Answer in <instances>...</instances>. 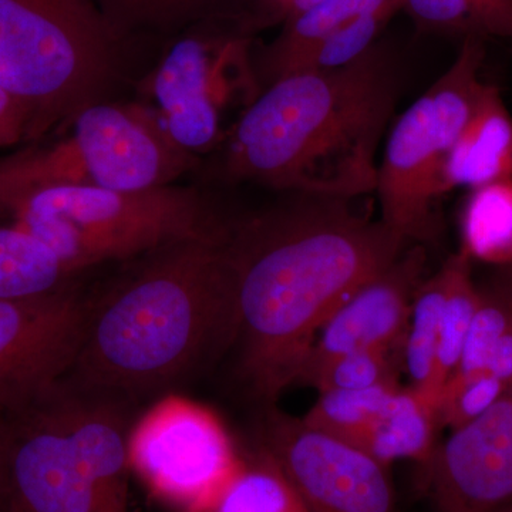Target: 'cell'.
<instances>
[{"instance_id": "obj_1", "label": "cell", "mask_w": 512, "mask_h": 512, "mask_svg": "<svg viewBox=\"0 0 512 512\" xmlns=\"http://www.w3.org/2000/svg\"><path fill=\"white\" fill-rule=\"evenodd\" d=\"M286 195L265 210L227 221L235 281L238 375L262 406L301 376L330 313L392 265L404 244L349 200Z\"/></svg>"}, {"instance_id": "obj_2", "label": "cell", "mask_w": 512, "mask_h": 512, "mask_svg": "<svg viewBox=\"0 0 512 512\" xmlns=\"http://www.w3.org/2000/svg\"><path fill=\"white\" fill-rule=\"evenodd\" d=\"M90 293L64 386L136 404L197 376L234 343L227 220L127 261Z\"/></svg>"}, {"instance_id": "obj_3", "label": "cell", "mask_w": 512, "mask_h": 512, "mask_svg": "<svg viewBox=\"0 0 512 512\" xmlns=\"http://www.w3.org/2000/svg\"><path fill=\"white\" fill-rule=\"evenodd\" d=\"M397 97L396 64L377 45L338 69L282 77L228 128L208 174L333 200L375 192Z\"/></svg>"}, {"instance_id": "obj_4", "label": "cell", "mask_w": 512, "mask_h": 512, "mask_svg": "<svg viewBox=\"0 0 512 512\" xmlns=\"http://www.w3.org/2000/svg\"><path fill=\"white\" fill-rule=\"evenodd\" d=\"M133 407L59 383L8 414V512H128Z\"/></svg>"}, {"instance_id": "obj_5", "label": "cell", "mask_w": 512, "mask_h": 512, "mask_svg": "<svg viewBox=\"0 0 512 512\" xmlns=\"http://www.w3.org/2000/svg\"><path fill=\"white\" fill-rule=\"evenodd\" d=\"M131 50L94 0H0V87L28 111L30 144L114 100Z\"/></svg>"}, {"instance_id": "obj_6", "label": "cell", "mask_w": 512, "mask_h": 512, "mask_svg": "<svg viewBox=\"0 0 512 512\" xmlns=\"http://www.w3.org/2000/svg\"><path fill=\"white\" fill-rule=\"evenodd\" d=\"M56 136L0 158V212L46 188L151 190L201 167V158L178 147L144 101L90 104Z\"/></svg>"}, {"instance_id": "obj_7", "label": "cell", "mask_w": 512, "mask_h": 512, "mask_svg": "<svg viewBox=\"0 0 512 512\" xmlns=\"http://www.w3.org/2000/svg\"><path fill=\"white\" fill-rule=\"evenodd\" d=\"M221 218L204 191L180 184L141 191L46 188L0 212V221L25 229L79 272L194 237Z\"/></svg>"}, {"instance_id": "obj_8", "label": "cell", "mask_w": 512, "mask_h": 512, "mask_svg": "<svg viewBox=\"0 0 512 512\" xmlns=\"http://www.w3.org/2000/svg\"><path fill=\"white\" fill-rule=\"evenodd\" d=\"M485 43L483 37L463 39L447 72L404 111L387 137L375 192L380 221L404 244L421 245L437 232L441 174L483 89Z\"/></svg>"}, {"instance_id": "obj_9", "label": "cell", "mask_w": 512, "mask_h": 512, "mask_svg": "<svg viewBox=\"0 0 512 512\" xmlns=\"http://www.w3.org/2000/svg\"><path fill=\"white\" fill-rule=\"evenodd\" d=\"M258 20L241 12L201 20L165 42L140 92L178 147L201 158L214 153L227 130L224 114L237 94H259L251 33Z\"/></svg>"}, {"instance_id": "obj_10", "label": "cell", "mask_w": 512, "mask_h": 512, "mask_svg": "<svg viewBox=\"0 0 512 512\" xmlns=\"http://www.w3.org/2000/svg\"><path fill=\"white\" fill-rule=\"evenodd\" d=\"M128 466L178 512H207L244 463L224 424L185 397H161L128 434Z\"/></svg>"}, {"instance_id": "obj_11", "label": "cell", "mask_w": 512, "mask_h": 512, "mask_svg": "<svg viewBox=\"0 0 512 512\" xmlns=\"http://www.w3.org/2000/svg\"><path fill=\"white\" fill-rule=\"evenodd\" d=\"M312 512H397L387 467L302 419L264 406L258 443Z\"/></svg>"}, {"instance_id": "obj_12", "label": "cell", "mask_w": 512, "mask_h": 512, "mask_svg": "<svg viewBox=\"0 0 512 512\" xmlns=\"http://www.w3.org/2000/svg\"><path fill=\"white\" fill-rule=\"evenodd\" d=\"M89 298L77 281L49 295L0 301V412H18L62 382Z\"/></svg>"}, {"instance_id": "obj_13", "label": "cell", "mask_w": 512, "mask_h": 512, "mask_svg": "<svg viewBox=\"0 0 512 512\" xmlns=\"http://www.w3.org/2000/svg\"><path fill=\"white\" fill-rule=\"evenodd\" d=\"M437 512L512 504V386L476 420L450 431L423 467Z\"/></svg>"}, {"instance_id": "obj_14", "label": "cell", "mask_w": 512, "mask_h": 512, "mask_svg": "<svg viewBox=\"0 0 512 512\" xmlns=\"http://www.w3.org/2000/svg\"><path fill=\"white\" fill-rule=\"evenodd\" d=\"M424 268L423 247L410 245L392 265L350 292L320 328L301 376L330 357L353 350H389L402 355L414 293L424 279Z\"/></svg>"}, {"instance_id": "obj_15", "label": "cell", "mask_w": 512, "mask_h": 512, "mask_svg": "<svg viewBox=\"0 0 512 512\" xmlns=\"http://www.w3.org/2000/svg\"><path fill=\"white\" fill-rule=\"evenodd\" d=\"M404 0H319L311 8L285 19L284 28L261 52L252 55L259 92L269 84L302 72L330 37L377 13H397Z\"/></svg>"}, {"instance_id": "obj_16", "label": "cell", "mask_w": 512, "mask_h": 512, "mask_svg": "<svg viewBox=\"0 0 512 512\" xmlns=\"http://www.w3.org/2000/svg\"><path fill=\"white\" fill-rule=\"evenodd\" d=\"M512 178V116L494 84L484 83L476 106L448 154L441 197L458 188Z\"/></svg>"}, {"instance_id": "obj_17", "label": "cell", "mask_w": 512, "mask_h": 512, "mask_svg": "<svg viewBox=\"0 0 512 512\" xmlns=\"http://www.w3.org/2000/svg\"><path fill=\"white\" fill-rule=\"evenodd\" d=\"M437 406L412 386L400 387L355 447L389 468L394 461L429 463L437 447Z\"/></svg>"}, {"instance_id": "obj_18", "label": "cell", "mask_w": 512, "mask_h": 512, "mask_svg": "<svg viewBox=\"0 0 512 512\" xmlns=\"http://www.w3.org/2000/svg\"><path fill=\"white\" fill-rule=\"evenodd\" d=\"M83 274L25 229L0 221V301L49 295Z\"/></svg>"}, {"instance_id": "obj_19", "label": "cell", "mask_w": 512, "mask_h": 512, "mask_svg": "<svg viewBox=\"0 0 512 512\" xmlns=\"http://www.w3.org/2000/svg\"><path fill=\"white\" fill-rule=\"evenodd\" d=\"M114 35L134 47L141 40L168 42L201 20L234 13L231 0H94Z\"/></svg>"}, {"instance_id": "obj_20", "label": "cell", "mask_w": 512, "mask_h": 512, "mask_svg": "<svg viewBox=\"0 0 512 512\" xmlns=\"http://www.w3.org/2000/svg\"><path fill=\"white\" fill-rule=\"evenodd\" d=\"M460 252L471 262L512 264V178L468 190L458 217Z\"/></svg>"}, {"instance_id": "obj_21", "label": "cell", "mask_w": 512, "mask_h": 512, "mask_svg": "<svg viewBox=\"0 0 512 512\" xmlns=\"http://www.w3.org/2000/svg\"><path fill=\"white\" fill-rule=\"evenodd\" d=\"M207 512H312L274 458L256 444Z\"/></svg>"}, {"instance_id": "obj_22", "label": "cell", "mask_w": 512, "mask_h": 512, "mask_svg": "<svg viewBox=\"0 0 512 512\" xmlns=\"http://www.w3.org/2000/svg\"><path fill=\"white\" fill-rule=\"evenodd\" d=\"M446 293V271L424 278L414 293L409 323L402 346V366L413 389L426 394L437 406L434 389L437 350H439L441 311Z\"/></svg>"}, {"instance_id": "obj_23", "label": "cell", "mask_w": 512, "mask_h": 512, "mask_svg": "<svg viewBox=\"0 0 512 512\" xmlns=\"http://www.w3.org/2000/svg\"><path fill=\"white\" fill-rule=\"evenodd\" d=\"M403 9L424 32L512 42V0H404Z\"/></svg>"}, {"instance_id": "obj_24", "label": "cell", "mask_w": 512, "mask_h": 512, "mask_svg": "<svg viewBox=\"0 0 512 512\" xmlns=\"http://www.w3.org/2000/svg\"><path fill=\"white\" fill-rule=\"evenodd\" d=\"M443 266L446 271V293L441 311L439 350L434 373L437 402L444 383L456 372L460 363L480 298L478 284L473 276V262L466 255L458 251L448 256Z\"/></svg>"}, {"instance_id": "obj_25", "label": "cell", "mask_w": 512, "mask_h": 512, "mask_svg": "<svg viewBox=\"0 0 512 512\" xmlns=\"http://www.w3.org/2000/svg\"><path fill=\"white\" fill-rule=\"evenodd\" d=\"M400 387V383H386L370 389L320 392L302 420L312 429L356 446Z\"/></svg>"}, {"instance_id": "obj_26", "label": "cell", "mask_w": 512, "mask_h": 512, "mask_svg": "<svg viewBox=\"0 0 512 512\" xmlns=\"http://www.w3.org/2000/svg\"><path fill=\"white\" fill-rule=\"evenodd\" d=\"M402 355L389 350L363 349L330 357L306 370L299 382L311 384L320 392L360 390L386 383H399L397 369Z\"/></svg>"}, {"instance_id": "obj_27", "label": "cell", "mask_w": 512, "mask_h": 512, "mask_svg": "<svg viewBox=\"0 0 512 512\" xmlns=\"http://www.w3.org/2000/svg\"><path fill=\"white\" fill-rule=\"evenodd\" d=\"M28 111L0 87V150L29 143Z\"/></svg>"}, {"instance_id": "obj_28", "label": "cell", "mask_w": 512, "mask_h": 512, "mask_svg": "<svg viewBox=\"0 0 512 512\" xmlns=\"http://www.w3.org/2000/svg\"><path fill=\"white\" fill-rule=\"evenodd\" d=\"M10 420L0 412V512H8Z\"/></svg>"}, {"instance_id": "obj_29", "label": "cell", "mask_w": 512, "mask_h": 512, "mask_svg": "<svg viewBox=\"0 0 512 512\" xmlns=\"http://www.w3.org/2000/svg\"><path fill=\"white\" fill-rule=\"evenodd\" d=\"M276 2H278L279 15L285 20L311 8L319 0H276Z\"/></svg>"}, {"instance_id": "obj_30", "label": "cell", "mask_w": 512, "mask_h": 512, "mask_svg": "<svg viewBox=\"0 0 512 512\" xmlns=\"http://www.w3.org/2000/svg\"><path fill=\"white\" fill-rule=\"evenodd\" d=\"M493 276L512 296V264L504 266V268L494 269Z\"/></svg>"}, {"instance_id": "obj_31", "label": "cell", "mask_w": 512, "mask_h": 512, "mask_svg": "<svg viewBox=\"0 0 512 512\" xmlns=\"http://www.w3.org/2000/svg\"><path fill=\"white\" fill-rule=\"evenodd\" d=\"M493 512H512V504L507 505V507L500 508V510H495Z\"/></svg>"}]
</instances>
